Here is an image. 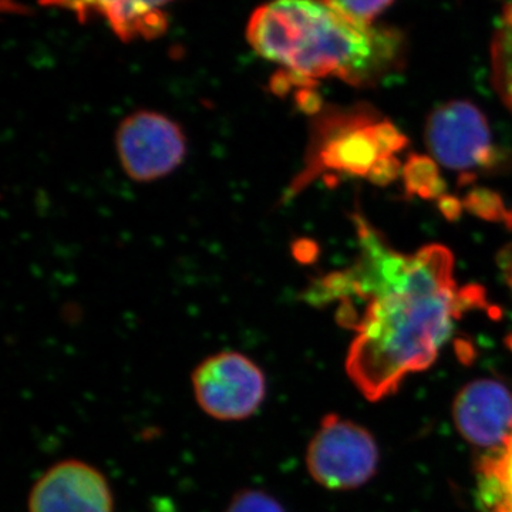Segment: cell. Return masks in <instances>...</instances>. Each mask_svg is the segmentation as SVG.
<instances>
[{"label":"cell","mask_w":512,"mask_h":512,"mask_svg":"<svg viewBox=\"0 0 512 512\" xmlns=\"http://www.w3.org/2000/svg\"><path fill=\"white\" fill-rule=\"evenodd\" d=\"M355 222L362 255L339 272L340 293L342 302L366 301V309L353 328L346 370L359 392L377 402L436 360L454 320L484 306L485 292L481 286L457 289L454 256L443 245L403 255L362 215Z\"/></svg>","instance_id":"cell-1"},{"label":"cell","mask_w":512,"mask_h":512,"mask_svg":"<svg viewBox=\"0 0 512 512\" xmlns=\"http://www.w3.org/2000/svg\"><path fill=\"white\" fill-rule=\"evenodd\" d=\"M485 466L483 493L491 512H512V436Z\"/></svg>","instance_id":"cell-12"},{"label":"cell","mask_w":512,"mask_h":512,"mask_svg":"<svg viewBox=\"0 0 512 512\" xmlns=\"http://www.w3.org/2000/svg\"><path fill=\"white\" fill-rule=\"evenodd\" d=\"M249 46L281 67L275 92L312 90L318 80L376 86L403 69L399 30L359 25L323 0H269L251 15Z\"/></svg>","instance_id":"cell-2"},{"label":"cell","mask_w":512,"mask_h":512,"mask_svg":"<svg viewBox=\"0 0 512 512\" xmlns=\"http://www.w3.org/2000/svg\"><path fill=\"white\" fill-rule=\"evenodd\" d=\"M403 181L406 194L433 200L446 194V184L441 178L436 161L430 157L412 154L403 165Z\"/></svg>","instance_id":"cell-13"},{"label":"cell","mask_w":512,"mask_h":512,"mask_svg":"<svg viewBox=\"0 0 512 512\" xmlns=\"http://www.w3.org/2000/svg\"><path fill=\"white\" fill-rule=\"evenodd\" d=\"M191 383L202 412L220 421L249 419L266 397V377L261 367L231 350L202 360L192 372Z\"/></svg>","instance_id":"cell-6"},{"label":"cell","mask_w":512,"mask_h":512,"mask_svg":"<svg viewBox=\"0 0 512 512\" xmlns=\"http://www.w3.org/2000/svg\"><path fill=\"white\" fill-rule=\"evenodd\" d=\"M323 2L343 18L359 25L372 26L375 19L393 5L394 0H323Z\"/></svg>","instance_id":"cell-15"},{"label":"cell","mask_w":512,"mask_h":512,"mask_svg":"<svg viewBox=\"0 0 512 512\" xmlns=\"http://www.w3.org/2000/svg\"><path fill=\"white\" fill-rule=\"evenodd\" d=\"M407 144L409 140L392 121L382 119L366 104L323 111L313 124L305 167L291 184L288 197L326 173L369 178L377 164L396 157Z\"/></svg>","instance_id":"cell-3"},{"label":"cell","mask_w":512,"mask_h":512,"mask_svg":"<svg viewBox=\"0 0 512 512\" xmlns=\"http://www.w3.org/2000/svg\"><path fill=\"white\" fill-rule=\"evenodd\" d=\"M463 205L477 217L487 221L503 222L508 228H512V211L505 207L503 198L497 192L487 188H474L464 198Z\"/></svg>","instance_id":"cell-14"},{"label":"cell","mask_w":512,"mask_h":512,"mask_svg":"<svg viewBox=\"0 0 512 512\" xmlns=\"http://www.w3.org/2000/svg\"><path fill=\"white\" fill-rule=\"evenodd\" d=\"M28 511L114 512L113 491L96 467L80 460H63L33 485Z\"/></svg>","instance_id":"cell-8"},{"label":"cell","mask_w":512,"mask_h":512,"mask_svg":"<svg viewBox=\"0 0 512 512\" xmlns=\"http://www.w3.org/2000/svg\"><path fill=\"white\" fill-rule=\"evenodd\" d=\"M45 8L73 13L80 23L103 18L121 42L153 40L168 28L165 8L173 0H37Z\"/></svg>","instance_id":"cell-10"},{"label":"cell","mask_w":512,"mask_h":512,"mask_svg":"<svg viewBox=\"0 0 512 512\" xmlns=\"http://www.w3.org/2000/svg\"><path fill=\"white\" fill-rule=\"evenodd\" d=\"M463 202L453 195L444 194L443 197L439 198V208L441 214L447 218L448 221H456L461 217L463 212Z\"/></svg>","instance_id":"cell-18"},{"label":"cell","mask_w":512,"mask_h":512,"mask_svg":"<svg viewBox=\"0 0 512 512\" xmlns=\"http://www.w3.org/2000/svg\"><path fill=\"white\" fill-rule=\"evenodd\" d=\"M306 467L313 480L328 490H353L375 476L379 448L365 427L328 414L309 441Z\"/></svg>","instance_id":"cell-4"},{"label":"cell","mask_w":512,"mask_h":512,"mask_svg":"<svg viewBox=\"0 0 512 512\" xmlns=\"http://www.w3.org/2000/svg\"><path fill=\"white\" fill-rule=\"evenodd\" d=\"M400 173H403V167L399 158L390 157L377 164L367 180L376 185H387L396 181Z\"/></svg>","instance_id":"cell-17"},{"label":"cell","mask_w":512,"mask_h":512,"mask_svg":"<svg viewBox=\"0 0 512 512\" xmlns=\"http://www.w3.org/2000/svg\"><path fill=\"white\" fill-rule=\"evenodd\" d=\"M116 150L124 173L137 183L167 177L187 156V137L173 119L156 111H137L116 133Z\"/></svg>","instance_id":"cell-7"},{"label":"cell","mask_w":512,"mask_h":512,"mask_svg":"<svg viewBox=\"0 0 512 512\" xmlns=\"http://www.w3.org/2000/svg\"><path fill=\"white\" fill-rule=\"evenodd\" d=\"M225 512H286V510L271 494L248 488V490L238 491L231 498Z\"/></svg>","instance_id":"cell-16"},{"label":"cell","mask_w":512,"mask_h":512,"mask_svg":"<svg viewBox=\"0 0 512 512\" xmlns=\"http://www.w3.org/2000/svg\"><path fill=\"white\" fill-rule=\"evenodd\" d=\"M426 140L441 165L460 173V185L473 183L476 171L495 170L503 161L487 119L470 101H450L434 110L427 121Z\"/></svg>","instance_id":"cell-5"},{"label":"cell","mask_w":512,"mask_h":512,"mask_svg":"<svg viewBox=\"0 0 512 512\" xmlns=\"http://www.w3.org/2000/svg\"><path fill=\"white\" fill-rule=\"evenodd\" d=\"M491 77L498 96L512 113V2L505 6L491 42Z\"/></svg>","instance_id":"cell-11"},{"label":"cell","mask_w":512,"mask_h":512,"mask_svg":"<svg viewBox=\"0 0 512 512\" xmlns=\"http://www.w3.org/2000/svg\"><path fill=\"white\" fill-rule=\"evenodd\" d=\"M454 423L461 436L477 447H504L512 436V390L500 380H473L458 392Z\"/></svg>","instance_id":"cell-9"}]
</instances>
